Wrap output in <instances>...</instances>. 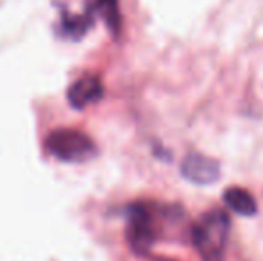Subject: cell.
<instances>
[{"mask_svg":"<svg viewBox=\"0 0 263 261\" xmlns=\"http://www.w3.org/2000/svg\"><path fill=\"white\" fill-rule=\"evenodd\" d=\"M231 220L222 209L204 213L192 227V244L202 261H224Z\"/></svg>","mask_w":263,"mask_h":261,"instance_id":"6da1fadb","label":"cell"},{"mask_svg":"<svg viewBox=\"0 0 263 261\" xmlns=\"http://www.w3.org/2000/svg\"><path fill=\"white\" fill-rule=\"evenodd\" d=\"M49 150L63 161L83 163L95 156V143L77 131H58L47 142Z\"/></svg>","mask_w":263,"mask_h":261,"instance_id":"7a4b0ae2","label":"cell"},{"mask_svg":"<svg viewBox=\"0 0 263 261\" xmlns=\"http://www.w3.org/2000/svg\"><path fill=\"white\" fill-rule=\"evenodd\" d=\"M181 174L197 186H208L220 177V163L202 152H188L181 161Z\"/></svg>","mask_w":263,"mask_h":261,"instance_id":"3957f363","label":"cell"},{"mask_svg":"<svg viewBox=\"0 0 263 261\" xmlns=\"http://www.w3.org/2000/svg\"><path fill=\"white\" fill-rule=\"evenodd\" d=\"M129 238L136 251H147L156 240L154 215L147 208H135L129 218Z\"/></svg>","mask_w":263,"mask_h":261,"instance_id":"277c9868","label":"cell"},{"mask_svg":"<svg viewBox=\"0 0 263 261\" xmlns=\"http://www.w3.org/2000/svg\"><path fill=\"white\" fill-rule=\"evenodd\" d=\"M224 202L233 213L240 216H254L258 213V204L253 193L240 186H231L224 192Z\"/></svg>","mask_w":263,"mask_h":261,"instance_id":"5b68a950","label":"cell"},{"mask_svg":"<svg viewBox=\"0 0 263 261\" xmlns=\"http://www.w3.org/2000/svg\"><path fill=\"white\" fill-rule=\"evenodd\" d=\"M68 97L76 108H84L91 102H97L102 97L101 81L95 77H84V79L77 81L70 90Z\"/></svg>","mask_w":263,"mask_h":261,"instance_id":"8992f818","label":"cell"},{"mask_svg":"<svg viewBox=\"0 0 263 261\" xmlns=\"http://www.w3.org/2000/svg\"><path fill=\"white\" fill-rule=\"evenodd\" d=\"M88 11H90L91 14H101L106 20L109 29L118 27L117 0H90V2H88Z\"/></svg>","mask_w":263,"mask_h":261,"instance_id":"52a82bcc","label":"cell"},{"mask_svg":"<svg viewBox=\"0 0 263 261\" xmlns=\"http://www.w3.org/2000/svg\"><path fill=\"white\" fill-rule=\"evenodd\" d=\"M91 22H93V14L90 11L84 14H79V16H65L63 18V29L68 34H73L76 38H79L90 29Z\"/></svg>","mask_w":263,"mask_h":261,"instance_id":"ba28073f","label":"cell"}]
</instances>
